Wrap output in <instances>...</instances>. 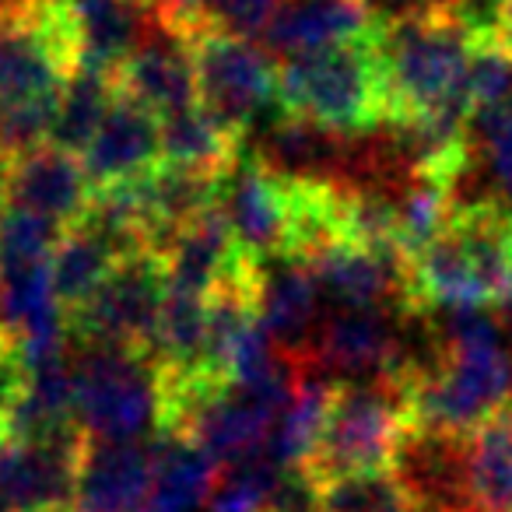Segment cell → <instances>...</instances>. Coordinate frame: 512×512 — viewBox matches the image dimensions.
Instances as JSON below:
<instances>
[{
	"label": "cell",
	"mask_w": 512,
	"mask_h": 512,
	"mask_svg": "<svg viewBox=\"0 0 512 512\" xmlns=\"http://www.w3.org/2000/svg\"><path fill=\"white\" fill-rule=\"evenodd\" d=\"M390 467L414 502L442 512H470V435L411 425Z\"/></svg>",
	"instance_id": "10"
},
{
	"label": "cell",
	"mask_w": 512,
	"mask_h": 512,
	"mask_svg": "<svg viewBox=\"0 0 512 512\" xmlns=\"http://www.w3.org/2000/svg\"><path fill=\"white\" fill-rule=\"evenodd\" d=\"M0 442H4V439H0Z\"/></svg>",
	"instance_id": "37"
},
{
	"label": "cell",
	"mask_w": 512,
	"mask_h": 512,
	"mask_svg": "<svg viewBox=\"0 0 512 512\" xmlns=\"http://www.w3.org/2000/svg\"><path fill=\"white\" fill-rule=\"evenodd\" d=\"M32 390V362L22 337L0 323V439L8 442V428L15 421L22 400Z\"/></svg>",
	"instance_id": "27"
},
{
	"label": "cell",
	"mask_w": 512,
	"mask_h": 512,
	"mask_svg": "<svg viewBox=\"0 0 512 512\" xmlns=\"http://www.w3.org/2000/svg\"><path fill=\"white\" fill-rule=\"evenodd\" d=\"M169 295L165 260L155 249L127 253L81 309L67 313L71 344H113L151 358L158 313Z\"/></svg>",
	"instance_id": "6"
},
{
	"label": "cell",
	"mask_w": 512,
	"mask_h": 512,
	"mask_svg": "<svg viewBox=\"0 0 512 512\" xmlns=\"http://www.w3.org/2000/svg\"><path fill=\"white\" fill-rule=\"evenodd\" d=\"M246 151V141L225 127L207 106H190L162 120V158L179 169L225 176Z\"/></svg>",
	"instance_id": "20"
},
{
	"label": "cell",
	"mask_w": 512,
	"mask_h": 512,
	"mask_svg": "<svg viewBox=\"0 0 512 512\" xmlns=\"http://www.w3.org/2000/svg\"><path fill=\"white\" fill-rule=\"evenodd\" d=\"M256 309L271 330L281 351L302 358L309 355L327 316L330 302L320 288L316 271L299 256H271L260 260V285H256Z\"/></svg>",
	"instance_id": "12"
},
{
	"label": "cell",
	"mask_w": 512,
	"mask_h": 512,
	"mask_svg": "<svg viewBox=\"0 0 512 512\" xmlns=\"http://www.w3.org/2000/svg\"><path fill=\"white\" fill-rule=\"evenodd\" d=\"M165 260V274H169V288L190 295H211L232 278L242 267L249 253H242L235 242L232 228H228L221 207L214 204L211 211H204L200 218H193L190 225H183L165 249L158 253Z\"/></svg>",
	"instance_id": "16"
},
{
	"label": "cell",
	"mask_w": 512,
	"mask_h": 512,
	"mask_svg": "<svg viewBox=\"0 0 512 512\" xmlns=\"http://www.w3.org/2000/svg\"><path fill=\"white\" fill-rule=\"evenodd\" d=\"M144 4H158V0H144Z\"/></svg>",
	"instance_id": "36"
},
{
	"label": "cell",
	"mask_w": 512,
	"mask_h": 512,
	"mask_svg": "<svg viewBox=\"0 0 512 512\" xmlns=\"http://www.w3.org/2000/svg\"><path fill=\"white\" fill-rule=\"evenodd\" d=\"M137 512H155V509H151V505H144V509H137Z\"/></svg>",
	"instance_id": "35"
},
{
	"label": "cell",
	"mask_w": 512,
	"mask_h": 512,
	"mask_svg": "<svg viewBox=\"0 0 512 512\" xmlns=\"http://www.w3.org/2000/svg\"><path fill=\"white\" fill-rule=\"evenodd\" d=\"M197 67L200 106H207L242 141L260 120L278 113V71L274 53L246 36L200 32L190 36Z\"/></svg>",
	"instance_id": "5"
},
{
	"label": "cell",
	"mask_w": 512,
	"mask_h": 512,
	"mask_svg": "<svg viewBox=\"0 0 512 512\" xmlns=\"http://www.w3.org/2000/svg\"><path fill=\"white\" fill-rule=\"evenodd\" d=\"M267 512H323V484L306 463L281 467L271 498H267Z\"/></svg>",
	"instance_id": "28"
},
{
	"label": "cell",
	"mask_w": 512,
	"mask_h": 512,
	"mask_svg": "<svg viewBox=\"0 0 512 512\" xmlns=\"http://www.w3.org/2000/svg\"><path fill=\"white\" fill-rule=\"evenodd\" d=\"M123 256H127V249L85 214H81V221L64 228L57 249H53V292H57L64 316L81 309L99 292L102 281L113 274V267Z\"/></svg>",
	"instance_id": "18"
},
{
	"label": "cell",
	"mask_w": 512,
	"mask_h": 512,
	"mask_svg": "<svg viewBox=\"0 0 512 512\" xmlns=\"http://www.w3.org/2000/svg\"><path fill=\"white\" fill-rule=\"evenodd\" d=\"M379 18H400V15H432V11H446L453 0H372Z\"/></svg>",
	"instance_id": "30"
},
{
	"label": "cell",
	"mask_w": 512,
	"mask_h": 512,
	"mask_svg": "<svg viewBox=\"0 0 512 512\" xmlns=\"http://www.w3.org/2000/svg\"><path fill=\"white\" fill-rule=\"evenodd\" d=\"M81 165L85 176L95 190H109V186H127L137 179L151 176L162 158V120L137 106L127 95H116L109 106L102 127L81 151Z\"/></svg>",
	"instance_id": "11"
},
{
	"label": "cell",
	"mask_w": 512,
	"mask_h": 512,
	"mask_svg": "<svg viewBox=\"0 0 512 512\" xmlns=\"http://www.w3.org/2000/svg\"><path fill=\"white\" fill-rule=\"evenodd\" d=\"M120 88H116L113 71H99V67H78L71 78L64 81V92L57 102V120L50 130V144L81 155L95 130L102 127L109 106L116 102Z\"/></svg>",
	"instance_id": "23"
},
{
	"label": "cell",
	"mask_w": 512,
	"mask_h": 512,
	"mask_svg": "<svg viewBox=\"0 0 512 512\" xmlns=\"http://www.w3.org/2000/svg\"><path fill=\"white\" fill-rule=\"evenodd\" d=\"M278 474L281 463H274L267 449L242 463H232L228 470H221L207 498V512H267V498H271Z\"/></svg>",
	"instance_id": "25"
},
{
	"label": "cell",
	"mask_w": 512,
	"mask_h": 512,
	"mask_svg": "<svg viewBox=\"0 0 512 512\" xmlns=\"http://www.w3.org/2000/svg\"><path fill=\"white\" fill-rule=\"evenodd\" d=\"M155 484L148 505L155 512H193L211 498L221 463L186 435H155Z\"/></svg>",
	"instance_id": "19"
},
{
	"label": "cell",
	"mask_w": 512,
	"mask_h": 512,
	"mask_svg": "<svg viewBox=\"0 0 512 512\" xmlns=\"http://www.w3.org/2000/svg\"><path fill=\"white\" fill-rule=\"evenodd\" d=\"M414 505L393 467L362 470L323 484V512H407Z\"/></svg>",
	"instance_id": "24"
},
{
	"label": "cell",
	"mask_w": 512,
	"mask_h": 512,
	"mask_svg": "<svg viewBox=\"0 0 512 512\" xmlns=\"http://www.w3.org/2000/svg\"><path fill=\"white\" fill-rule=\"evenodd\" d=\"M60 95L43 99H0V169L15 158L50 144Z\"/></svg>",
	"instance_id": "26"
},
{
	"label": "cell",
	"mask_w": 512,
	"mask_h": 512,
	"mask_svg": "<svg viewBox=\"0 0 512 512\" xmlns=\"http://www.w3.org/2000/svg\"><path fill=\"white\" fill-rule=\"evenodd\" d=\"M278 106L281 113L344 137H365L386 127V88L376 32L355 43L281 60Z\"/></svg>",
	"instance_id": "2"
},
{
	"label": "cell",
	"mask_w": 512,
	"mask_h": 512,
	"mask_svg": "<svg viewBox=\"0 0 512 512\" xmlns=\"http://www.w3.org/2000/svg\"><path fill=\"white\" fill-rule=\"evenodd\" d=\"M74 421L92 442H144L162 425V383L148 355L74 344Z\"/></svg>",
	"instance_id": "3"
},
{
	"label": "cell",
	"mask_w": 512,
	"mask_h": 512,
	"mask_svg": "<svg viewBox=\"0 0 512 512\" xmlns=\"http://www.w3.org/2000/svg\"><path fill=\"white\" fill-rule=\"evenodd\" d=\"M39 4H43V0H0V25L22 22V18H29Z\"/></svg>",
	"instance_id": "31"
},
{
	"label": "cell",
	"mask_w": 512,
	"mask_h": 512,
	"mask_svg": "<svg viewBox=\"0 0 512 512\" xmlns=\"http://www.w3.org/2000/svg\"><path fill=\"white\" fill-rule=\"evenodd\" d=\"M379 22L383 18L372 0H281L264 32V46L274 57L292 60L372 36Z\"/></svg>",
	"instance_id": "13"
},
{
	"label": "cell",
	"mask_w": 512,
	"mask_h": 512,
	"mask_svg": "<svg viewBox=\"0 0 512 512\" xmlns=\"http://www.w3.org/2000/svg\"><path fill=\"white\" fill-rule=\"evenodd\" d=\"M85 442L81 428L50 439L0 442V512H74Z\"/></svg>",
	"instance_id": "7"
},
{
	"label": "cell",
	"mask_w": 512,
	"mask_h": 512,
	"mask_svg": "<svg viewBox=\"0 0 512 512\" xmlns=\"http://www.w3.org/2000/svg\"><path fill=\"white\" fill-rule=\"evenodd\" d=\"M218 207L242 253H249L253 260L288 253V218H292L288 176L260 162L249 148L221 176Z\"/></svg>",
	"instance_id": "8"
},
{
	"label": "cell",
	"mask_w": 512,
	"mask_h": 512,
	"mask_svg": "<svg viewBox=\"0 0 512 512\" xmlns=\"http://www.w3.org/2000/svg\"><path fill=\"white\" fill-rule=\"evenodd\" d=\"M502 43L512 46V0H505V32H502Z\"/></svg>",
	"instance_id": "33"
},
{
	"label": "cell",
	"mask_w": 512,
	"mask_h": 512,
	"mask_svg": "<svg viewBox=\"0 0 512 512\" xmlns=\"http://www.w3.org/2000/svg\"><path fill=\"white\" fill-rule=\"evenodd\" d=\"M470 512H512V404L470 432Z\"/></svg>",
	"instance_id": "22"
},
{
	"label": "cell",
	"mask_w": 512,
	"mask_h": 512,
	"mask_svg": "<svg viewBox=\"0 0 512 512\" xmlns=\"http://www.w3.org/2000/svg\"><path fill=\"white\" fill-rule=\"evenodd\" d=\"M337 383L320 369H302V379L295 386L292 400L285 404V411L274 421L271 442H267V453L281 467H292V463H306L313 456L316 442L323 435L330 414V400H334Z\"/></svg>",
	"instance_id": "21"
},
{
	"label": "cell",
	"mask_w": 512,
	"mask_h": 512,
	"mask_svg": "<svg viewBox=\"0 0 512 512\" xmlns=\"http://www.w3.org/2000/svg\"><path fill=\"white\" fill-rule=\"evenodd\" d=\"M407 512H442V509H435V505H425V502H414Z\"/></svg>",
	"instance_id": "34"
},
{
	"label": "cell",
	"mask_w": 512,
	"mask_h": 512,
	"mask_svg": "<svg viewBox=\"0 0 512 512\" xmlns=\"http://www.w3.org/2000/svg\"><path fill=\"white\" fill-rule=\"evenodd\" d=\"M477 162H484V176H488V193L512 207V130L495 141L474 148Z\"/></svg>",
	"instance_id": "29"
},
{
	"label": "cell",
	"mask_w": 512,
	"mask_h": 512,
	"mask_svg": "<svg viewBox=\"0 0 512 512\" xmlns=\"http://www.w3.org/2000/svg\"><path fill=\"white\" fill-rule=\"evenodd\" d=\"M376 50L386 88V127L439 113L470 116L467 71L474 43L453 18L442 11L383 18Z\"/></svg>",
	"instance_id": "1"
},
{
	"label": "cell",
	"mask_w": 512,
	"mask_h": 512,
	"mask_svg": "<svg viewBox=\"0 0 512 512\" xmlns=\"http://www.w3.org/2000/svg\"><path fill=\"white\" fill-rule=\"evenodd\" d=\"M411 425V404L400 386L379 379L337 383L327 425L306 467L320 484L362 470H383L393 463V453Z\"/></svg>",
	"instance_id": "4"
},
{
	"label": "cell",
	"mask_w": 512,
	"mask_h": 512,
	"mask_svg": "<svg viewBox=\"0 0 512 512\" xmlns=\"http://www.w3.org/2000/svg\"><path fill=\"white\" fill-rule=\"evenodd\" d=\"M4 186H8L11 207L36 211L57 221L60 228L81 221V214L92 204V183L81 158L57 144H43L4 165Z\"/></svg>",
	"instance_id": "15"
},
{
	"label": "cell",
	"mask_w": 512,
	"mask_h": 512,
	"mask_svg": "<svg viewBox=\"0 0 512 512\" xmlns=\"http://www.w3.org/2000/svg\"><path fill=\"white\" fill-rule=\"evenodd\" d=\"M116 88L120 95L134 99L158 120L190 109L200 102L197 67H193L190 39L183 32L169 29L162 18H155L148 39L123 60L116 71Z\"/></svg>",
	"instance_id": "9"
},
{
	"label": "cell",
	"mask_w": 512,
	"mask_h": 512,
	"mask_svg": "<svg viewBox=\"0 0 512 512\" xmlns=\"http://www.w3.org/2000/svg\"><path fill=\"white\" fill-rule=\"evenodd\" d=\"M155 484V442H85L74 512H137Z\"/></svg>",
	"instance_id": "14"
},
{
	"label": "cell",
	"mask_w": 512,
	"mask_h": 512,
	"mask_svg": "<svg viewBox=\"0 0 512 512\" xmlns=\"http://www.w3.org/2000/svg\"><path fill=\"white\" fill-rule=\"evenodd\" d=\"M498 316H502V327H505V337H509V344H512V292H509V299L498 306Z\"/></svg>",
	"instance_id": "32"
},
{
	"label": "cell",
	"mask_w": 512,
	"mask_h": 512,
	"mask_svg": "<svg viewBox=\"0 0 512 512\" xmlns=\"http://www.w3.org/2000/svg\"><path fill=\"white\" fill-rule=\"evenodd\" d=\"M78 25L81 67L120 71L123 60L148 39L158 11L144 0H71Z\"/></svg>",
	"instance_id": "17"
}]
</instances>
